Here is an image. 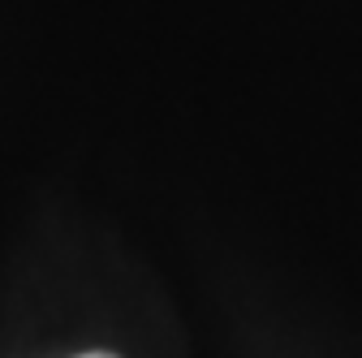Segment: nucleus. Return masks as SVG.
<instances>
[{"mask_svg": "<svg viewBox=\"0 0 362 358\" xmlns=\"http://www.w3.org/2000/svg\"><path fill=\"white\" fill-rule=\"evenodd\" d=\"M82 358H117V354H82Z\"/></svg>", "mask_w": 362, "mask_h": 358, "instance_id": "1", "label": "nucleus"}]
</instances>
